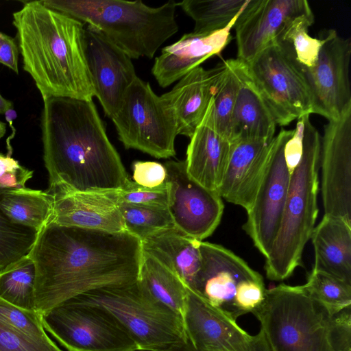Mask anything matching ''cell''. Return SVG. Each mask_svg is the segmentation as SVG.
Segmentation results:
<instances>
[{
    "instance_id": "27",
    "label": "cell",
    "mask_w": 351,
    "mask_h": 351,
    "mask_svg": "<svg viewBox=\"0 0 351 351\" xmlns=\"http://www.w3.org/2000/svg\"><path fill=\"white\" fill-rule=\"evenodd\" d=\"M0 210L12 223L38 233L52 217L53 197L41 190L4 189L0 195Z\"/></svg>"
},
{
    "instance_id": "20",
    "label": "cell",
    "mask_w": 351,
    "mask_h": 351,
    "mask_svg": "<svg viewBox=\"0 0 351 351\" xmlns=\"http://www.w3.org/2000/svg\"><path fill=\"white\" fill-rule=\"evenodd\" d=\"M239 15L223 29L185 34L176 43L163 47L152 69L159 86H170L207 59L219 55L232 40L231 29Z\"/></svg>"
},
{
    "instance_id": "31",
    "label": "cell",
    "mask_w": 351,
    "mask_h": 351,
    "mask_svg": "<svg viewBox=\"0 0 351 351\" xmlns=\"http://www.w3.org/2000/svg\"><path fill=\"white\" fill-rule=\"evenodd\" d=\"M226 61V71L213 99L212 115L217 131L230 141L232 115L240 85V60Z\"/></svg>"
},
{
    "instance_id": "8",
    "label": "cell",
    "mask_w": 351,
    "mask_h": 351,
    "mask_svg": "<svg viewBox=\"0 0 351 351\" xmlns=\"http://www.w3.org/2000/svg\"><path fill=\"white\" fill-rule=\"evenodd\" d=\"M199 249L202 264L192 289L234 320L254 314L265 297L263 276L221 245L201 241Z\"/></svg>"
},
{
    "instance_id": "43",
    "label": "cell",
    "mask_w": 351,
    "mask_h": 351,
    "mask_svg": "<svg viewBox=\"0 0 351 351\" xmlns=\"http://www.w3.org/2000/svg\"><path fill=\"white\" fill-rule=\"evenodd\" d=\"M19 47L16 40L0 32V63L19 73Z\"/></svg>"
},
{
    "instance_id": "25",
    "label": "cell",
    "mask_w": 351,
    "mask_h": 351,
    "mask_svg": "<svg viewBox=\"0 0 351 351\" xmlns=\"http://www.w3.org/2000/svg\"><path fill=\"white\" fill-rule=\"evenodd\" d=\"M310 239L315 252L313 269L351 285V223L324 215Z\"/></svg>"
},
{
    "instance_id": "3",
    "label": "cell",
    "mask_w": 351,
    "mask_h": 351,
    "mask_svg": "<svg viewBox=\"0 0 351 351\" xmlns=\"http://www.w3.org/2000/svg\"><path fill=\"white\" fill-rule=\"evenodd\" d=\"M13 25L23 69L43 100H93L95 92L85 57L84 23L32 1L13 14Z\"/></svg>"
},
{
    "instance_id": "5",
    "label": "cell",
    "mask_w": 351,
    "mask_h": 351,
    "mask_svg": "<svg viewBox=\"0 0 351 351\" xmlns=\"http://www.w3.org/2000/svg\"><path fill=\"white\" fill-rule=\"evenodd\" d=\"M320 150V134L306 115L302 156L291 174L279 230L265 257L264 269L269 280H285L302 265L303 250L311 239L319 211Z\"/></svg>"
},
{
    "instance_id": "10",
    "label": "cell",
    "mask_w": 351,
    "mask_h": 351,
    "mask_svg": "<svg viewBox=\"0 0 351 351\" xmlns=\"http://www.w3.org/2000/svg\"><path fill=\"white\" fill-rule=\"evenodd\" d=\"M245 65L277 125L286 126L313 113L306 79L287 43H273Z\"/></svg>"
},
{
    "instance_id": "4",
    "label": "cell",
    "mask_w": 351,
    "mask_h": 351,
    "mask_svg": "<svg viewBox=\"0 0 351 351\" xmlns=\"http://www.w3.org/2000/svg\"><path fill=\"white\" fill-rule=\"evenodd\" d=\"M47 8L69 15L103 33L132 59L152 58L179 29L178 2L152 8L141 0H42Z\"/></svg>"
},
{
    "instance_id": "19",
    "label": "cell",
    "mask_w": 351,
    "mask_h": 351,
    "mask_svg": "<svg viewBox=\"0 0 351 351\" xmlns=\"http://www.w3.org/2000/svg\"><path fill=\"white\" fill-rule=\"evenodd\" d=\"M48 193L53 197V215L49 223L108 232H125L117 191L54 190Z\"/></svg>"
},
{
    "instance_id": "36",
    "label": "cell",
    "mask_w": 351,
    "mask_h": 351,
    "mask_svg": "<svg viewBox=\"0 0 351 351\" xmlns=\"http://www.w3.org/2000/svg\"><path fill=\"white\" fill-rule=\"evenodd\" d=\"M0 320L36 339L51 340L44 329L40 314L35 311L20 308L1 298Z\"/></svg>"
},
{
    "instance_id": "48",
    "label": "cell",
    "mask_w": 351,
    "mask_h": 351,
    "mask_svg": "<svg viewBox=\"0 0 351 351\" xmlns=\"http://www.w3.org/2000/svg\"><path fill=\"white\" fill-rule=\"evenodd\" d=\"M137 351H138V350H137Z\"/></svg>"
},
{
    "instance_id": "45",
    "label": "cell",
    "mask_w": 351,
    "mask_h": 351,
    "mask_svg": "<svg viewBox=\"0 0 351 351\" xmlns=\"http://www.w3.org/2000/svg\"><path fill=\"white\" fill-rule=\"evenodd\" d=\"M4 115L5 120L7 121L10 128L12 129V134L6 140L7 147L8 150L7 155L11 156L12 154V148L11 146L10 141L14 138L16 134V129L13 126V121L17 117V114L14 108L11 107L5 112Z\"/></svg>"
},
{
    "instance_id": "41",
    "label": "cell",
    "mask_w": 351,
    "mask_h": 351,
    "mask_svg": "<svg viewBox=\"0 0 351 351\" xmlns=\"http://www.w3.org/2000/svg\"><path fill=\"white\" fill-rule=\"evenodd\" d=\"M134 182L147 188H156L166 182L164 165L154 161H136L133 164Z\"/></svg>"
},
{
    "instance_id": "6",
    "label": "cell",
    "mask_w": 351,
    "mask_h": 351,
    "mask_svg": "<svg viewBox=\"0 0 351 351\" xmlns=\"http://www.w3.org/2000/svg\"><path fill=\"white\" fill-rule=\"evenodd\" d=\"M71 299L108 311L134 339L139 351H175L188 341L182 319L137 281L93 289Z\"/></svg>"
},
{
    "instance_id": "9",
    "label": "cell",
    "mask_w": 351,
    "mask_h": 351,
    "mask_svg": "<svg viewBox=\"0 0 351 351\" xmlns=\"http://www.w3.org/2000/svg\"><path fill=\"white\" fill-rule=\"evenodd\" d=\"M112 120L126 149H137L157 158L176 155L175 139L178 134L173 110L148 82L138 76Z\"/></svg>"
},
{
    "instance_id": "23",
    "label": "cell",
    "mask_w": 351,
    "mask_h": 351,
    "mask_svg": "<svg viewBox=\"0 0 351 351\" xmlns=\"http://www.w3.org/2000/svg\"><path fill=\"white\" fill-rule=\"evenodd\" d=\"M213 99L190 138L184 162L186 172L192 179L208 189L217 191L228 166L231 143L215 127Z\"/></svg>"
},
{
    "instance_id": "14",
    "label": "cell",
    "mask_w": 351,
    "mask_h": 351,
    "mask_svg": "<svg viewBox=\"0 0 351 351\" xmlns=\"http://www.w3.org/2000/svg\"><path fill=\"white\" fill-rule=\"evenodd\" d=\"M319 167L324 215L351 223V104L325 125Z\"/></svg>"
},
{
    "instance_id": "34",
    "label": "cell",
    "mask_w": 351,
    "mask_h": 351,
    "mask_svg": "<svg viewBox=\"0 0 351 351\" xmlns=\"http://www.w3.org/2000/svg\"><path fill=\"white\" fill-rule=\"evenodd\" d=\"M3 189L0 188V195ZM36 235L34 230L12 223L0 210V271L25 256Z\"/></svg>"
},
{
    "instance_id": "39",
    "label": "cell",
    "mask_w": 351,
    "mask_h": 351,
    "mask_svg": "<svg viewBox=\"0 0 351 351\" xmlns=\"http://www.w3.org/2000/svg\"><path fill=\"white\" fill-rule=\"evenodd\" d=\"M328 341L332 351H351V306L331 315Z\"/></svg>"
},
{
    "instance_id": "35",
    "label": "cell",
    "mask_w": 351,
    "mask_h": 351,
    "mask_svg": "<svg viewBox=\"0 0 351 351\" xmlns=\"http://www.w3.org/2000/svg\"><path fill=\"white\" fill-rule=\"evenodd\" d=\"M313 23V13L298 16L287 26L278 40L287 43L300 65L308 69L315 65L322 46L320 38H312L308 34Z\"/></svg>"
},
{
    "instance_id": "32",
    "label": "cell",
    "mask_w": 351,
    "mask_h": 351,
    "mask_svg": "<svg viewBox=\"0 0 351 351\" xmlns=\"http://www.w3.org/2000/svg\"><path fill=\"white\" fill-rule=\"evenodd\" d=\"M125 232L141 241L164 229L175 226L168 208L120 203Z\"/></svg>"
},
{
    "instance_id": "11",
    "label": "cell",
    "mask_w": 351,
    "mask_h": 351,
    "mask_svg": "<svg viewBox=\"0 0 351 351\" xmlns=\"http://www.w3.org/2000/svg\"><path fill=\"white\" fill-rule=\"evenodd\" d=\"M41 320L45 330L67 351L138 350L119 322L97 306L70 299L43 314Z\"/></svg>"
},
{
    "instance_id": "40",
    "label": "cell",
    "mask_w": 351,
    "mask_h": 351,
    "mask_svg": "<svg viewBox=\"0 0 351 351\" xmlns=\"http://www.w3.org/2000/svg\"><path fill=\"white\" fill-rule=\"evenodd\" d=\"M32 176V171L20 165L11 156L0 153V188H24Z\"/></svg>"
},
{
    "instance_id": "37",
    "label": "cell",
    "mask_w": 351,
    "mask_h": 351,
    "mask_svg": "<svg viewBox=\"0 0 351 351\" xmlns=\"http://www.w3.org/2000/svg\"><path fill=\"white\" fill-rule=\"evenodd\" d=\"M117 197L119 204L128 203L168 208L169 184L165 182L158 187L147 188L131 180L123 189L117 191Z\"/></svg>"
},
{
    "instance_id": "16",
    "label": "cell",
    "mask_w": 351,
    "mask_h": 351,
    "mask_svg": "<svg viewBox=\"0 0 351 351\" xmlns=\"http://www.w3.org/2000/svg\"><path fill=\"white\" fill-rule=\"evenodd\" d=\"M84 53L96 97L106 116L117 113L124 95L137 77L132 58L98 29L84 31Z\"/></svg>"
},
{
    "instance_id": "17",
    "label": "cell",
    "mask_w": 351,
    "mask_h": 351,
    "mask_svg": "<svg viewBox=\"0 0 351 351\" xmlns=\"http://www.w3.org/2000/svg\"><path fill=\"white\" fill-rule=\"evenodd\" d=\"M313 13L306 0H249L233 26L237 59L247 63L280 38L295 18Z\"/></svg>"
},
{
    "instance_id": "30",
    "label": "cell",
    "mask_w": 351,
    "mask_h": 351,
    "mask_svg": "<svg viewBox=\"0 0 351 351\" xmlns=\"http://www.w3.org/2000/svg\"><path fill=\"white\" fill-rule=\"evenodd\" d=\"M35 267L27 254L0 271V298L27 311L34 310Z\"/></svg>"
},
{
    "instance_id": "38",
    "label": "cell",
    "mask_w": 351,
    "mask_h": 351,
    "mask_svg": "<svg viewBox=\"0 0 351 351\" xmlns=\"http://www.w3.org/2000/svg\"><path fill=\"white\" fill-rule=\"evenodd\" d=\"M0 351H63L52 340L36 339L0 320Z\"/></svg>"
},
{
    "instance_id": "24",
    "label": "cell",
    "mask_w": 351,
    "mask_h": 351,
    "mask_svg": "<svg viewBox=\"0 0 351 351\" xmlns=\"http://www.w3.org/2000/svg\"><path fill=\"white\" fill-rule=\"evenodd\" d=\"M240 85L234 104L230 142L238 139L269 143L275 136L276 121L249 75L245 63L240 60Z\"/></svg>"
},
{
    "instance_id": "44",
    "label": "cell",
    "mask_w": 351,
    "mask_h": 351,
    "mask_svg": "<svg viewBox=\"0 0 351 351\" xmlns=\"http://www.w3.org/2000/svg\"><path fill=\"white\" fill-rule=\"evenodd\" d=\"M175 351H209L197 349L194 348L188 341L180 348ZM250 351H272L271 348L267 341V339L261 328L258 334L254 335V342Z\"/></svg>"
},
{
    "instance_id": "22",
    "label": "cell",
    "mask_w": 351,
    "mask_h": 351,
    "mask_svg": "<svg viewBox=\"0 0 351 351\" xmlns=\"http://www.w3.org/2000/svg\"><path fill=\"white\" fill-rule=\"evenodd\" d=\"M271 141L238 139L231 142L228 166L217 191L221 198L246 211L250 210L264 173Z\"/></svg>"
},
{
    "instance_id": "28",
    "label": "cell",
    "mask_w": 351,
    "mask_h": 351,
    "mask_svg": "<svg viewBox=\"0 0 351 351\" xmlns=\"http://www.w3.org/2000/svg\"><path fill=\"white\" fill-rule=\"evenodd\" d=\"M137 282L156 300L180 316L184 322L188 287L178 275L142 252Z\"/></svg>"
},
{
    "instance_id": "42",
    "label": "cell",
    "mask_w": 351,
    "mask_h": 351,
    "mask_svg": "<svg viewBox=\"0 0 351 351\" xmlns=\"http://www.w3.org/2000/svg\"><path fill=\"white\" fill-rule=\"evenodd\" d=\"M306 116L297 119L294 133L285 146V158L291 174L299 164L302 156L304 119Z\"/></svg>"
},
{
    "instance_id": "7",
    "label": "cell",
    "mask_w": 351,
    "mask_h": 351,
    "mask_svg": "<svg viewBox=\"0 0 351 351\" xmlns=\"http://www.w3.org/2000/svg\"><path fill=\"white\" fill-rule=\"evenodd\" d=\"M254 315L272 351H332L328 341L331 315L302 285L282 283L267 289Z\"/></svg>"
},
{
    "instance_id": "12",
    "label": "cell",
    "mask_w": 351,
    "mask_h": 351,
    "mask_svg": "<svg viewBox=\"0 0 351 351\" xmlns=\"http://www.w3.org/2000/svg\"><path fill=\"white\" fill-rule=\"evenodd\" d=\"M293 133L294 130L282 129L271 140L263 175L243 226L254 245L265 257L278 234L289 191L291 173L284 149Z\"/></svg>"
},
{
    "instance_id": "1",
    "label": "cell",
    "mask_w": 351,
    "mask_h": 351,
    "mask_svg": "<svg viewBox=\"0 0 351 351\" xmlns=\"http://www.w3.org/2000/svg\"><path fill=\"white\" fill-rule=\"evenodd\" d=\"M27 255L35 267L34 310L42 315L88 291L136 282L142 249L127 232L49 223Z\"/></svg>"
},
{
    "instance_id": "29",
    "label": "cell",
    "mask_w": 351,
    "mask_h": 351,
    "mask_svg": "<svg viewBox=\"0 0 351 351\" xmlns=\"http://www.w3.org/2000/svg\"><path fill=\"white\" fill-rule=\"evenodd\" d=\"M249 0H184L178 6L195 22L193 32L211 33L224 29Z\"/></svg>"
},
{
    "instance_id": "18",
    "label": "cell",
    "mask_w": 351,
    "mask_h": 351,
    "mask_svg": "<svg viewBox=\"0 0 351 351\" xmlns=\"http://www.w3.org/2000/svg\"><path fill=\"white\" fill-rule=\"evenodd\" d=\"M184 325L188 341L197 349L250 351L254 342V335L189 287Z\"/></svg>"
},
{
    "instance_id": "2",
    "label": "cell",
    "mask_w": 351,
    "mask_h": 351,
    "mask_svg": "<svg viewBox=\"0 0 351 351\" xmlns=\"http://www.w3.org/2000/svg\"><path fill=\"white\" fill-rule=\"evenodd\" d=\"M41 116L47 191H106L130 182L93 100L49 97Z\"/></svg>"
},
{
    "instance_id": "47",
    "label": "cell",
    "mask_w": 351,
    "mask_h": 351,
    "mask_svg": "<svg viewBox=\"0 0 351 351\" xmlns=\"http://www.w3.org/2000/svg\"><path fill=\"white\" fill-rule=\"evenodd\" d=\"M6 132V124L0 121V138H1Z\"/></svg>"
},
{
    "instance_id": "21",
    "label": "cell",
    "mask_w": 351,
    "mask_h": 351,
    "mask_svg": "<svg viewBox=\"0 0 351 351\" xmlns=\"http://www.w3.org/2000/svg\"><path fill=\"white\" fill-rule=\"evenodd\" d=\"M226 67V60L210 69L196 67L161 95L173 110L178 134L191 137L203 119Z\"/></svg>"
},
{
    "instance_id": "26",
    "label": "cell",
    "mask_w": 351,
    "mask_h": 351,
    "mask_svg": "<svg viewBox=\"0 0 351 351\" xmlns=\"http://www.w3.org/2000/svg\"><path fill=\"white\" fill-rule=\"evenodd\" d=\"M200 241L174 226L161 230L141 242L143 253L175 273L192 289L202 264Z\"/></svg>"
},
{
    "instance_id": "33",
    "label": "cell",
    "mask_w": 351,
    "mask_h": 351,
    "mask_svg": "<svg viewBox=\"0 0 351 351\" xmlns=\"http://www.w3.org/2000/svg\"><path fill=\"white\" fill-rule=\"evenodd\" d=\"M302 287L330 315L351 306V285L327 274L313 269Z\"/></svg>"
},
{
    "instance_id": "46",
    "label": "cell",
    "mask_w": 351,
    "mask_h": 351,
    "mask_svg": "<svg viewBox=\"0 0 351 351\" xmlns=\"http://www.w3.org/2000/svg\"><path fill=\"white\" fill-rule=\"evenodd\" d=\"M11 107H13L12 102L5 99L0 94V114H4Z\"/></svg>"
},
{
    "instance_id": "13",
    "label": "cell",
    "mask_w": 351,
    "mask_h": 351,
    "mask_svg": "<svg viewBox=\"0 0 351 351\" xmlns=\"http://www.w3.org/2000/svg\"><path fill=\"white\" fill-rule=\"evenodd\" d=\"M319 36L322 46L315 65L311 69L300 66L310 91L313 114L329 121L337 119L351 104V40L335 29L324 30Z\"/></svg>"
},
{
    "instance_id": "15",
    "label": "cell",
    "mask_w": 351,
    "mask_h": 351,
    "mask_svg": "<svg viewBox=\"0 0 351 351\" xmlns=\"http://www.w3.org/2000/svg\"><path fill=\"white\" fill-rule=\"evenodd\" d=\"M169 184L168 209L175 227L197 240L210 236L220 223L224 206L218 191L208 189L186 172L184 161L164 164Z\"/></svg>"
}]
</instances>
